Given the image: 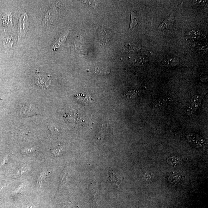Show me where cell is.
<instances>
[{
	"label": "cell",
	"instance_id": "ba28073f",
	"mask_svg": "<svg viewBox=\"0 0 208 208\" xmlns=\"http://www.w3.org/2000/svg\"><path fill=\"white\" fill-rule=\"evenodd\" d=\"M3 45L4 46L5 52H7L13 45V40L11 36H7L4 38L3 41Z\"/></svg>",
	"mask_w": 208,
	"mask_h": 208
},
{
	"label": "cell",
	"instance_id": "5bb4252c",
	"mask_svg": "<svg viewBox=\"0 0 208 208\" xmlns=\"http://www.w3.org/2000/svg\"><path fill=\"white\" fill-rule=\"evenodd\" d=\"M206 2V1H193V3L197 7H202L204 6Z\"/></svg>",
	"mask_w": 208,
	"mask_h": 208
},
{
	"label": "cell",
	"instance_id": "9a60e30c",
	"mask_svg": "<svg viewBox=\"0 0 208 208\" xmlns=\"http://www.w3.org/2000/svg\"><path fill=\"white\" fill-rule=\"evenodd\" d=\"M179 159L176 157H171L168 159V162L169 164H174L176 163L179 162Z\"/></svg>",
	"mask_w": 208,
	"mask_h": 208
},
{
	"label": "cell",
	"instance_id": "52a82bcc",
	"mask_svg": "<svg viewBox=\"0 0 208 208\" xmlns=\"http://www.w3.org/2000/svg\"><path fill=\"white\" fill-rule=\"evenodd\" d=\"M202 36V33L199 30H193L188 33V37L193 40H197L201 37Z\"/></svg>",
	"mask_w": 208,
	"mask_h": 208
},
{
	"label": "cell",
	"instance_id": "6da1fadb",
	"mask_svg": "<svg viewBox=\"0 0 208 208\" xmlns=\"http://www.w3.org/2000/svg\"><path fill=\"white\" fill-rule=\"evenodd\" d=\"M202 102V97L199 95H195L191 98L190 104L188 107L187 113L191 114L194 113L200 106Z\"/></svg>",
	"mask_w": 208,
	"mask_h": 208
},
{
	"label": "cell",
	"instance_id": "8fae6325",
	"mask_svg": "<svg viewBox=\"0 0 208 208\" xmlns=\"http://www.w3.org/2000/svg\"><path fill=\"white\" fill-rule=\"evenodd\" d=\"M109 175L111 181L117 185L119 183V178H118L117 175L113 171H110V172H109Z\"/></svg>",
	"mask_w": 208,
	"mask_h": 208
},
{
	"label": "cell",
	"instance_id": "7c38bea8",
	"mask_svg": "<svg viewBox=\"0 0 208 208\" xmlns=\"http://www.w3.org/2000/svg\"><path fill=\"white\" fill-rule=\"evenodd\" d=\"M180 178V176L179 175H173L170 176L169 180L173 184H176L179 181Z\"/></svg>",
	"mask_w": 208,
	"mask_h": 208
},
{
	"label": "cell",
	"instance_id": "8992f818",
	"mask_svg": "<svg viewBox=\"0 0 208 208\" xmlns=\"http://www.w3.org/2000/svg\"><path fill=\"white\" fill-rule=\"evenodd\" d=\"M178 60L176 58L167 57L164 60V65L167 66H174L178 63Z\"/></svg>",
	"mask_w": 208,
	"mask_h": 208
},
{
	"label": "cell",
	"instance_id": "9c48e42d",
	"mask_svg": "<svg viewBox=\"0 0 208 208\" xmlns=\"http://www.w3.org/2000/svg\"><path fill=\"white\" fill-rule=\"evenodd\" d=\"M94 73L100 75H107L110 73L111 70L107 68L97 67L94 70Z\"/></svg>",
	"mask_w": 208,
	"mask_h": 208
},
{
	"label": "cell",
	"instance_id": "2e32d148",
	"mask_svg": "<svg viewBox=\"0 0 208 208\" xmlns=\"http://www.w3.org/2000/svg\"><path fill=\"white\" fill-rule=\"evenodd\" d=\"M127 49H128V50H129V51H137V50H139V48L137 46H134L133 45H130L129 46H128Z\"/></svg>",
	"mask_w": 208,
	"mask_h": 208
},
{
	"label": "cell",
	"instance_id": "277c9868",
	"mask_svg": "<svg viewBox=\"0 0 208 208\" xmlns=\"http://www.w3.org/2000/svg\"><path fill=\"white\" fill-rule=\"evenodd\" d=\"M111 33L108 30H105L103 29L100 32V41L101 42V45H105L110 40Z\"/></svg>",
	"mask_w": 208,
	"mask_h": 208
},
{
	"label": "cell",
	"instance_id": "3957f363",
	"mask_svg": "<svg viewBox=\"0 0 208 208\" xmlns=\"http://www.w3.org/2000/svg\"><path fill=\"white\" fill-rule=\"evenodd\" d=\"M74 97L76 99H78L80 101L83 102L88 105L91 104L92 103V98L91 96L86 94V93H80L78 95H76Z\"/></svg>",
	"mask_w": 208,
	"mask_h": 208
},
{
	"label": "cell",
	"instance_id": "5b68a950",
	"mask_svg": "<svg viewBox=\"0 0 208 208\" xmlns=\"http://www.w3.org/2000/svg\"><path fill=\"white\" fill-rule=\"evenodd\" d=\"M138 19L134 12L132 11L131 14L130 24L128 32H131L134 30L138 26Z\"/></svg>",
	"mask_w": 208,
	"mask_h": 208
},
{
	"label": "cell",
	"instance_id": "e0dca14e",
	"mask_svg": "<svg viewBox=\"0 0 208 208\" xmlns=\"http://www.w3.org/2000/svg\"><path fill=\"white\" fill-rule=\"evenodd\" d=\"M67 176V174L65 173V174L63 175V177L61 180V182H60V186H61V185H63V184H65V181H66Z\"/></svg>",
	"mask_w": 208,
	"mask_h": 208
},
{
	"label": "cell",
	"instance_id": "4fadbf2b",
	"mask_svg": "<svg viewBox=\"0 0 208 208\" xmlns=\"http://www.w3.org/2000/svg\"><path fill=\"white\" fill-rule=\"evenodd\" d=\"M136 94H137V91L135 90L130 91L125 93L124 94V95L127 98H132L135 96Z\"/></svg>",
	"mask_w": 208,
	"mask_h": 208
},
{
	"label": "cell",
	"instance_id": "30bf717a",
	"mask_svg": "<svg viewBox=\"0 0 208 208\" xmlns=\"http://www.w3.org/2000/svg\"><path fill=\"white\" fill-rule=\"evenodd\" d=\"M68 33H66L63 36L60 38L59 39V40L57 42L55 43V45H54L53 49L55 50V49L58 48L63 43L64 41H65L67 37Z\"/></svg>",
	"mask_w": 208,
	"mask_h": 208
},
{
	"label": "cell",
	"instance_id": "7a4b0ae2",
	"mask_svg": "<svg viewBox=\"0 0 208 208\" xmlns=\"http://www.w3.org/2000/svg\"><path fill=\"white\" fill-rule=\"evenodd\" d=\"M174 21V17L171 14L160 24L158 27V30L160 31H166L170 30L172 27Z\"/></svg>",
	"mask_w": 208,
	"mask_h": 208
}]
</instances>
